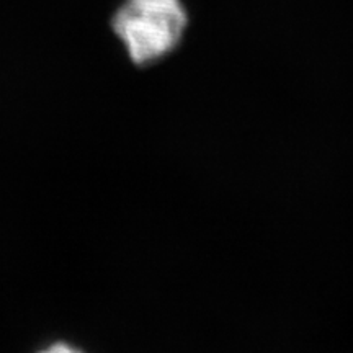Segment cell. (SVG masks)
Segmentation results:
<instances>
[{
  "label": "cell",
  "mask_w": 353,
  "mask_h": 353,
  "mask_svg": "<svg viewBox=\"0 0 353 353\" xmlns=\"http://www.w3.org/2000/svg\"><path fill=\"white\" fill-rule=\"evenodd\" d=\"M187 25L182 0H126L112 20L114 34L136 65L170 54L182 41Z\"/></svg>",
  "instance_id": "obj_1"
},
{
  "label": "cell",
  "mask_w": 353,
  "mask_h": 353,
  "mask_svg": "<svg viewBox=\"0 0 353 353\" xmlns=\"http://www.w3.org/2000/svg\"><path fill=\"white\" fill-rule=\"evenodd\" d=\"M38 353H83L81 348L70 345V343H65V342H56V343H51L50 347H46L44 350L38 352Z\"/></svg>",
  "instance_id": "obj_2"
}]
</instances>
